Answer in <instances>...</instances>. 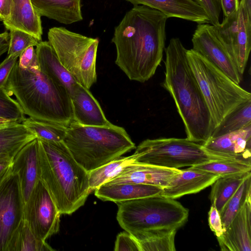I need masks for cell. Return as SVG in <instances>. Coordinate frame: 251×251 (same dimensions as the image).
I'll return each instance as SVG.
<instances>
[{
    "label": "cell",
    "instance_id": "3957f363",
    "mask_svg": "<svg viewBox=\"0 0 251 251\" xmlns=\"http://www.w3.org/2000/svg\"><path fill=\"white\" fill-rule=\"evenodd\" d=\"M39 161L40 179L61 214L71 215L84 204L92 192L89 173L63 141L39 140Z\"/></svg>",
    "mask_w": 251,
    "mask_h": 251
},
{
    "label": "cell",
    "instance_id": "44dd1931",
    "mask_svg": "<svg viewBox=\"0 0 251 251\" xmlns=\"http://www.w3.org/2000/svg\"><path fill=\"white\" fill-rule=\"evenodd\" d=\"M3 24L7 30H20L42 41L43 28L41 16L30 0H12L9 18Z\"/></svg>",
    "mask_w": 251,
    "mask_h": 251
},
{
    "label": "cell",
    "instance_id": "e0dca14e",
    "mask_svg": "<svg viewBox=\"0 0 251 251\" xmlns=\"http://www.w3.org/2000/svg\"><path fill=\"white\" fill-rule=\"evenodd\" d=\"M251 201L246 202L223 234L217 237L221 251H251Z\"/></svg>",
    "mask_w": 251,
    "mask_h": 251
},
{
    "label": "cell",
    "instance_id": "4fadbf2b",
    "mask_svg": "<svg viewBox=\"0 0 251 251\" xmlns=\"http://www.w3.org/2000/svg\"><path fill=\"white\" fill-rule=\"evenodd\" d=\"M194 51L200 53L239 84L242 77L235 63L219 38L215 26L198 24L192 38Z\"/></svg>",
    "mask_w": 251,
    "mask_h": 251
},
{
    "label": "cell",
    "instance_id": "8fae6325",
    "mask_svg": "<svg viewBox=\"0 0 251 251\" xmlns=\"http://www.w3.org/2000/svg\"><path fill=\"white\" fill-rule=\"evenodd\" d=\"M61 215L48 190L39 179L25 202L24 220L38 238L46 241L59 231Z\"/></svg>",
    "mask_w": 251,
    "mask_h": 251
},
{
    "label": "cell",
    "instance_id": "30bf717a",
    "mask_svg": "<svg viewBox=\"0 0 251 251\" xmlns=\"http://www.w3.org/2000/svg\"><path fill=\"white\" fill-rule=\"evenodd\" d=\"M218 36L233 58L242 77L251 49V16L242 1L238 10L215 26Z\"/></svg>",
    "mask_w": 251,
    "mask_h": 251
},
{
    "label": "cell",
    "instance_id": "e575fe53",
    "mask_svg": "<svg viewBox=\"0 0 251 251\" xmlns=\"http://www.w3.org/2000/svg\"><path fill=\"white\" fill-rule=\"evenodd\" d=\"M7 56L19 57L22 52L30 46L36 47L40 42L30 34L18 29H11Z\"/></svg>",
    "mask_w": 251,
    "mask_h": 251
},
{
    "label": "cell",
    "instance_id": "ba28073f",
    "mask_svg": "<svg viewBox=\"0 0 251 251\" xmlns=\"http://www.w3.org/2000/svg\"><path fill=\"white\" fill-rule=\"evenodd\" d=\"M48 38L62 65L77 82L89 89L97 79L99 39L71 31L64 27L50 28Z\"/></svg>",
    "mask_w": 251,
    "mask_h": 251
},
{
    "label": "cell",
    "instance_id": "4316f807",
    "mask_svg": "<svg viewBox=\"0 0 251 251\" xmlns=\"http://www.w3.org/2000/svg\"><path fill=\"white\" fill-rule=\"evenodd\" d=\"M177 229L151 230L133 236L138 241L140 251H175V238Z\"/></svg>",
    "mask_w": 251,
    "mask_h": 251
},
{
    "label": "cell",
    "instance_id": "9a60e30c",
    "mask_svg": "<svg viewBox=\"0 0 251 251\" xmlns=\"http://www.w3.org/2000/svg\"><path fill=\"white\" fill-rule=\"evenodd\" d=\"M39 140L36 138L25 145L13 159L12 172L16 174L26 202L40 179Z\"/></svg>",
    "mask_w": 251,
    "mask_h": 251
},
{
    "label": "cell",
    "instance_id": "2e32d148",
    "mask_svg": "<svg viewBox=\"0 0 251 251\" xmlns=\"http://www.w3.org/2000/svg\"><path fill=\"white\" fill-rule=\"evenodd\" d=\"M180 169H170L134 162L125 168L107 184L136 183L167 187Z\"/></svg>",
    "mask_w": 251,
    "mask_h": 251
},
{
    "label": "cell",
    "instance_id": "d6a6232c",
    "mask_svg": "<svg viewBox=\"0 0 251 251\" xmlns=\"http://www.w3.org/2000/svg\"><path fill=\"white\" fill-rule=\"evenodd\" d=\"M193 167L218 175L220 176L251 171V163L228 158L211 160Z\"/></svg>",
    "mask_w": 251,
    "mask_h": 251
},
{
    "label": "cell",
    "instance_id": "277c9868",
    "mask_svg": "<svg viewBox=\"0 0 251 251\" xmlns=\"http://www.w3.org/2000/svg\"><path fill=\"white\" fill-rule=\"evenodd\" d=\"M14 95L25 115L39 121L68 126L73 122V108L68 91L54 82L40 67L20 68L17 62L5 87Z\"/></svg>",
    "mask_w": 251,
    "mask_h": 251
},
{
    "label": "cell",
    "instance_id": "8d00e7d4",
    "mask_svg": "<svg viewBox=\"0 0 251 251\" xmlns=\"http://www.w3.org/2000/svg\"><path fill=\"white\" fill-rule=\"evenodd\" d=\"M205 11L208 15L210 23L217 26L219 22L221 7L219 0H194Z\"/></svg>",
    "mask_w": 251,
    "mask_h": 251
},
{
    "label": "cell",
    "instance_id": "484cf974",
    "mask_svg": "<svg viewBox=\"0 0 251 251\" xmlns=\"http://www.w3.org/2000/svg\"><path fill=\"white\" fill-rule=\"evenodd\" d=\"M251 172L220 176L211 185L209 198L219 213Z\"/></svg>",
    "mask_w": 251,
    "mask_h": 251
},
{
    "label": "cell",
    "instance_id": "ac0fdd59",
    "mask_svg": "<svg viewBox=\"0 0 251 251\" xmlns=\"http://www.w3.org/2000/svg\"><path fill=\"white\" fill-rule=\"evenodd\" d=\"M73 122L84 126H109L101 106L88 89L77 82L70 93Z\"/></svg>",
    "mask_w": 251,
    "mask_h": 251
},
{
    "label": "cell",
    "instance_id": "ee69618b",
    "mask_svg": "<svg viewBox=\"0 0 251 251\" xmlns=\"http://www.w3.org/2000/svg\"><path fill=\"white\" fill-rule=\"evenodd\" d=\"M9 35L7 31L0 33V56L8 50Z\"/></svg>",
    "mask_w": 251,
    "mask_h": 251
},
{
    "label": "cell",
    "instance_id": "52a82bcc",
    "mask_svg": "<svg viewBox=\"0 0 251 251\" xmlns=\"http://www.w3.org/2000/svg\"><path fill=\"white\" fill-rule=\"evenodd\" d=\"M190 66L198 83L212 118L214 128L251 94L235 83L204 56L187 50Z\"/></svg>",
    "mask_w": 251,
    "mask_h": 251
},
{
    "label": "cell",
    "instance_id": "5bb4252c",
    "mask_svg": "<svg viewBox=\"0 0 251 251\" xmlns=\"http://www.w3.org/2000/svg\"><path fill=\"white\" fill-rule=\"evenodd\" d=\"M201 144L212 155L251 163V125L218 137H211Z\"/></svg>",
    "mask_w": 251,
    "mask_h": 251
},
{
    "label": "cell",
    "instance_id": "f6af8a7d",
    "mask_svg": "<svg viewBox=\"0 0 251 251\" xmlns=\"http://www.w3.org/2000/svg\"><path fill=\"white\" fill-rule=\"evenodd\" d=\"M243 3L248 14L251 16V0H241Z\"/></svg>",
    "mask_w": 251,
    "mask_h": 251
},
{
    "label": "cell",
    "instance_id": "8992f818",
    "mask_svg": "<svg viewBox=\"0 0 251 251\" xmlns=\"http://www.w3.org/2000/svg\"><path fill=\"white\" fill-rule=\"evenodd\" d=\"M116 203L119 225L133 236L154 229H177L189 216V210L179 202L160 195Z\"/></svg>",
    "mask_w": 251,
    "mask_h": 251
},
{
    "label": "cell",
    "instance_id": "6da1fadb",
    "mask_svg": "<svg viewBox=\"0 0 251 251\" xmlns=\"http://www.w3.org/2000/svg\"><path fill=\"white\" fill-rule=\"evenodd\" d=\"M167 19L157 10L136 5L115 27V63L130 80L143 83L154 75L163 58Z\"/></svg>",
    "mask_w": 251,
    "mask_h": 251
},
{
    "label": "cell",
    "instance_id": "bcb514c9",
    "mask_svg": "<svg viewBox=\"0 0 251 251\" xmlns=\"http://www.w3.org/2000/svg\"><path fill=\"white\" fill-rule=\"evenodd\" d=\"M12 123H16V122H12V121L6 120L5 119L0 118V127L7 125Z\"/></svg>",
    "mask_w": 251,
    "mask_h": 251
},
{
    "label": "cell",
    "instance_id": "74e56055",
    "mask_svg": "<svg viewBox=\"0 0 251 251\" xmlns=\"http://www.w3.org/2000/svg\"><path fill=\"white\" fill-rule=\"evenodd\" d=\"M30 46L24 50L19 56L17 63L20 68L25 70H31L39 68L35 49Z\"/></svg>",
    "mask_w": 251,
    "mask_h": 251
},
{
    "label": "cell",
    "instance_id": "83f0119b",
    "mask_svg": "<svg viewBox=\"0 0 251 251\" xmlns=\"http://www.w3.org/2000/svg\"><path fill=\"white\" fill-rule=\"evenodd\" d=\"M46 241L38 238L23 220L16 231L6 251H52Z\"/></svg>",
    "mask_w": 251,
    "mask_h": 251
},
{
    "label": "cell",
    "instance_id": "7bdbcfd3",
    "mask_svg": "<svg viewBox=\"0 0 251 251\" xmlns=\"http://www.w3.org/2000/svg\"><path fill=\"white\" fill-rule=\"evenodd\" d=\"M12 0H0V21L2 23L9 18Z\"/></svg>",
    "mask_w": 251,
    "mask_h": 251
},
{
    "label": "cell",
    "instance_id": "1f68e13d",
    "mask_svg": "<svg viewBox=\"0 0 251 251\" xmlns=\"http://www.w3.org/2000/svg\"><path fill=\"white\" fill-rule=\"evenodd\" d=\"M41 140L63 141L68 126L50 122L37 121L30 117L25 118L22 123Z\"/></svg>",
    "mask_w": 251,
    "mask_h": 251
},
{
    "label": "cell",
    "instance_id": "f546056e",
    "mask_svg": "<svg viewBox=\"0 0 251 251\" xmlns=\"http://www.w3.org/2000/svg\"><path fill=\"white\" fill-rule=\"evenodd\" d=\"M250 125H251V100L241 104L227 115L214 128L211 137H218Z\"/></svg>",
    "mask_w": 251,
    "mask_h": 251
},
{
    "label": "cell",
    "instance_id": "b9f144b4",
    "mask_svg": "<svg viewBox=\"0 0 251 251\" xmlns=\"http://www.w3.org/2000/svg\"><path fill=\"white\" fill-rule=\"evenodd\" d=\"M13 158H0V182L12 172Z\"/></svg>",
    "mask_w": 251,
    "mask_h": 251
},
{
    "label": "cell",
    "instance_id": "ffe728a7",
    "mask_svg": "<svg viewBox=\"0 0 251 251\" xmlns=\"http://www.w3.org/2000/svg\"><path fill=\"white\" fill-rule=\"evenodd\" d=\"M134 5H143L157 10L168 18H178L198 24H209L204 9L194 0H126Z\"/></svg>",
    "mask_w": 251,
    "mask_h": 251
},
{
    "label": "cell",
    "instance_id": "60d3db41",
    "mask_svg": "<svg viewBox=\"0 0 251 251\" xmlns=\"http://www.w3.org/2000/svg\"><path fill=\"white\" fill-rule=\"evenodd\" d=\"M221 9L225 17H227L237 12L239 8V0H219Z\"/></svg>",
    "mask_w": 251,
    "mask_h": 251
},
{
    "label": "cell",
    "instance_id": "d590c367",
    "mask_svg": "<svg viewBox=\"0 0 251 251\" xmlns=\"http://www.w3.org/2000/svg\"><path fill=\"white\" fill-rule=\"evenodd\" d=\"M115 251H140L136 239L127 232L120 233L116 237Z\"/></svg>",
    "mask_w": 251,
    "mask_h": 251
},
{
    "label": "cell",
    "instance_id": "7c38bea8",
    "mask_svg": "<svg viewBox=\"0 0 251 251\" xmlns=\"http://www.w3.org/2000/svg\"><path fill=\"white\" fill-rule=\"evenodd\" d=\"M24 204L19 177L11 172L0 182V251H6L24 220Z\"/></svg>",
    "mask_w": 251,
    "mask_h": 251
},
{
    "label": "cell",
    "instance_id": "5b68a950",
    "mask_svg": "<svg viewBox=\"0 0 251 251\" xmlns=\"http://www.w3.org/2000/svg\"><path fill=\"white\" fill-rule=\"evenodd\" d=\"M64 143L75 161L89 172L136 148L126 130L109 126H84L72 122Z\"/></svg>",
    "mask_w": 251,
    "mask_h": 251
},
{
    "label": "cell",
    "instance_id": "7a4b0ae2",
    "mask_svg": "<svg viewBox=\"0 0 251 251\" xmlns=\"http://www.w3.org/2000/svg\"><path fill=\"white\" fill-rule=\"evenodd\" d=\"M164 50L165 72L162 85L175 102L186 138L203 144L211 137L214 125L190 66L187 50L179 38H173Z\"/></svg>",
    "mask_w": 251,
    "mask_h": 251
},
{
    "label": "cell",
    "instance_id": "836d02e7",
    "mask_svg": "<svg viewBox=\"0 0 251 251\" xmlns=\"http://www.w3.org/2000/svg\"><path fill=\"white\" fill-rule=\"evenodd\" d=\"M22 107L5 88H0V118L22 123L26 118Z\"/></svg>",
    "mask_w": 251,
    "mask_h": 251
},
{
    "label": "cell",
    "instance_id": "d6986e66",
    "mask_svg": "<svg viewBox=\"0 0 251 251\" xmlns=\"http://www.w3.org/2000/svg\"><path fill=\"white\" fill-rule=\"evenodd\" d=\"M219 176L193 166L180 169L168 185L163 188L160 195L175 199L197 193L211 185Z\"/></svg>",
    "mask_w": 251,
    "mask_h": 251
},
{
    "label": "cell",
    "instance_id": "f35d334b",
    "mask_svg": "<svg viewBox=\"0 0 251 251\" xmlns=\"http://www.w3.org/2000/svg\"><path fill=\"white\" fill-rule=\"evenodd\" d=\"M208 225L210 229L217 237L221 236L224 232V229L220 214L216 207L211 204L208 212Z\"/></svg>",
    "mask_w": 251,
    "mask_h": 251
},
{
    "label": "cell",
    "instance_id": "9c48e42d",
    "mask_svg": "<svg viewBox=\"0 0 251 251\" xmlns=\"http://www.w3.org/2000/svg\"><path fill=\"white\" fill-rule=\"evenodd\" d=\"M134 154L136 163L177 169L224 159L210 154L201 144L187 138L146 139L136 148Z\"/></svg>",
    "mask_w": 251,
    "mask_h": 251
},
{
    "label": "cell",
    "instance_id": "f1b7e54d",
    "mask_svg": "<svg viewBox=\"0 0 251 251\" xmlns=\"http://www.w3.org/2000/svg\"><path fill=\"white\" fill-rule=\"evenodd\" d=\"M136 156L132 155L120 157L89 173V187L92 191L114 178L121 173L126 167L135 162Z\"/></svg>",
    "mask_w": 251,
    "mask_h": 251
},
{
    "label": "cell",
    "instance_id": "ab89813d",
    "mask_svg": "<svg viewBox=\"0 0 251 251\" xmlns=\"http://www.w3.org/2000/svg\"><path fill=\"white\" fill-rule=\"evenodd\" d=\"M18 58L14 56H7L0 63V88H5L9 74L17 62Z\"/></svg>",
    "mask_w": 251,
    "mask_h": 251
},
{
    "label": "cell",
    "instance_id": "603a6c76",
    "mask_svg": "<svg viewBox=\"0 0 251 251\" xmlns=\"http://www.w3.org/2000/svg\"><path fill=\"white\" fill-rule=\"evenodd\" d=\"M35 50L41 70L54 82L65 87L70 95L77 81L59 61L49 41H41Z\"/></svg>",
    "mask_w": 251,
    "mask_h": 251
},
{
    "label": "cell",
    "instance_id": "7402d4cb",
    "mask_svg": "<svg viewBox=\"0 0 251 251\" xmlns=\"http://www.w3.org/2000/svg\"><path fill=\"white\" fill-rule=\"evenodd\" d=\"M163 188L136 183H104L95 190V195L103 201L115 203L160 195Z\"/></svg>",
    "mask_w": 251,
    "mask_h": 251
},
{
    "label": "cell",
    "instance_id": "d4e9b609",
    "mask_svg": "<svg viewBox=\"0 0 251 251\" xmlns=\"http://www.w3.org/2000/svg\"><path fill=\"white\" fill-rule=\"evenodd\" d=\"M36 138L22 123L0 127V158H14L25 145Z\"/></svg>",
    "mask_w": 251,
    "mask_h": 251
},
{
    "label": "cell",
    "instance_id": "4dcf8cb0",
    "mask_svg": "<svg viewBox=\"0 0 251 251\" xmlns=\"http://www.w3.org/2000/svg\"><path fill=\"white\" fill-rule=\"evenodd\" d=\"M251 175H250L245 178L220 213L224 231L246 202L251 200Z\"/></svg>",
    "mask_w": 251,
    "mask_h": 251
},
{
    "label": "cell",
    "instance_id": "cb8c5ba5",
    "mask_svg": "<svg viewBox=\"0 0 251 251\" xmlns=\"http://www.w3.org/2000/svg\"><path fill=\"white\" fill-rule=\"evenodd\" d=\"M38 14L69 25L82 20L81 0H30Z\"/></svg>",
    "mask_w": 251,
    "mask_h": 251
}]
</instances>
